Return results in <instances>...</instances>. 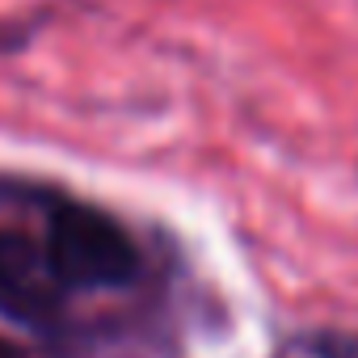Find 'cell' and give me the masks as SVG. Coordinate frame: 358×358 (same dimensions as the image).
I'll return each instance as SVG.
<instances>
[{"label": "cell", "instance_id": "6da1fadb", "mask_svg": "<svg viewBox=\"0 0 358 358\" xmlns=\"http://www.w3.org/2000/svg\"><path fill=\"white\" fill-rule=\"evenodd\" d=\"M43 253L59 287L106 291V287H127L139 274V249L118 228V220H110L97 207H80V203H64L51 215Z\"/></svg>", "mask_w": 358, "mask_h": 358}, {"label": "cell", "instance_id": "7a4b0ae2", "mask_svg": "<svg viewBox=\"0 0 358 358\" xmlns=\"http://www.w3.org/2000/svg\"><path fill=\"white\" fill-rule=\"evenodd\" d=\"M59 303L64 287L51 274L47 253L22 232H0V316L22 324H47Z\"/></svg>", "mask_w": 358, "mask_h": 358}, {"label": "cell", "instance_id": "3957f363", "mask_svg": "<svg viewBox=\"0 0 358 358\" xmlns=\"http://www.w3.org/2000/svg\"><path fill=\"white\" fill-rule=\"evenodd\" d=\"M316 358H358V333H320L312 341Z\"/></svg>", "mask_w": 358, "mask_h": 358}, {"label": "cell", "instance_id": "277c9868", "mask_svg": "<svg viewBox=\"0 0 358 358\" xmlns=\"http://www.w3.org/2000/svg\"><path fill=\"white\" fill-rule=\"evenodd\" d=\"M0 358H22V350H17L13 341H5V337H0Z\"/></svg>", "mask_w": 358, "mask_h": 358}]
</instances>
